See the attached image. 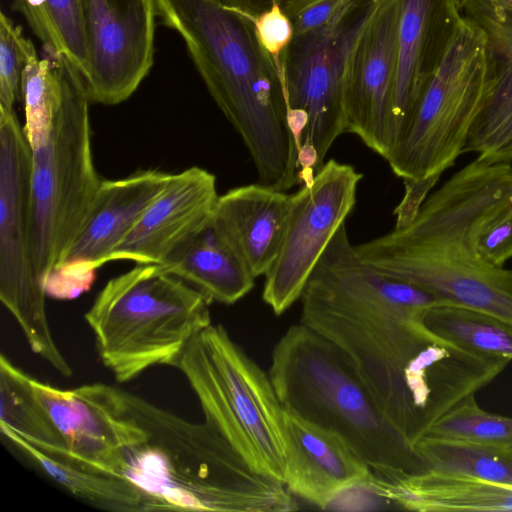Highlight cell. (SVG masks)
<instances>
[{
	"mask_svg": "<svg viewBox=\"0 0 512 512\" xmlns=\"http://www.w3.org/2000/svg\"><path fill=\"white\" fill-rule=\"evenodd\" d=\"M299 300L300 323L351 359L385 415L412 445L403 373L432 334L423 322L425 312L441 302L364 262L345 224L319 259Z\"/></svg>",
	"mask_w": 512,
	"mask_h": 512,
	"instance_id": "6da1fadb",
	"label": "cell"
},
{
	"mask_svg": "<svg viewBox=\"0 0 512 512\" xmlns=\"http://www.w3.org/2000/svg\"><path fill=\"white\" fill-rule=\"evenodd\" d=\"M512 204L511 163L474 159L427 196L410 223L355 246L364 262L440 302L512 323V270L484 261L480 228Z\"/></svg>",
	"mask_w": 512,
	"mask_h": 512,
	"instance_id": "7a4b0ae2",
	"label": "cell"
},
{
	"mask_svg": "<svg viewBox=\"0 0 512 512\" xmlns=\"http://www.w3.org/2000/svg\"><path fill=\"white\" fill-rule=\"evenodd\" d=\"M157 16L183 39L211 97L242 138L259 182L299 184L298 151L272 62L252 22L216 0H155Z\"/></svg>",
	"mask_w": 512,
	"mask_h": 512,
	"instance_id": "3957f363",
	"label": "cell"
},
{
	"mask_svg": "<svg viewBox=\"0 0 512 512\" xmlns=\"http://www.w3.org/2000/svg\"><path fill=\"white\" fill-rule=\"evenodd\" d=\"M119 393L145 438L124 451L118 475L143 492L147 512L299 508L282 482L254 471L207 421L192 423L136 394Z\"/></svg>",
	"mask_w": 512,
	"mask_h": 512,
	"instance_id": "277c9868",
	"label": "cell"
},
{
	"mask_svg": "<svg viewBox=\"0 0 512 512\" xmlns=\"http://www.w3.org/2000/svg\"><path fill=\"white\" fill-rule=\"evenodd\" d=\"M268 374L285 409L342 436L372 472L427 469L351 359L307 326L285 331L272 351Z\"/></svg>",
	"mask_w": 512,
	"mask_h": 512,
	"instance_id": "5b68a950",
	"label": "cell"
},
{
	"mask_svg": "<svg viewBox=\"0 0 512 512\" xmlns=\"http://www.w3.org/2000/svg\"><path fill=\"white\" fill-rule=\"evenodd\" d=\"M210 303L159 264H137L106 283L85 320L103 364L118 382H127L152 366H172L211 324Z\"/></svg>",
	"mask_w": 512,
	"mask_h": 512,
	"instance_id": "8992f818",
	"label": "cell"
},
{
	"mask_svg": "<svg viewBox=\"0 0 512 512\" xmlns=\"http://www.w3.org/2000/svg\"><path fill=\"white\" fill-rule=\"evenodd\" d=\"M448 31L403 132L384 159L402 180H439L455 164L480 109L490 74L488 37L459 0H445Z\"/></svg>",
	"mask_w": 512,
	"mask_h": 512,
	"instance_id": "52a82bcc",
	"label": "cell"
},
{
	"mask_svg": "<svg viewBox=\"0 0 512 512\" xmlns=\"http://www.w3.org/2000/svg\"><path fill=\"white\" fill-rule=\"evenodd\" d=\"M172 366L188 380L205 421L254 471L283 483L285 409L269 374L222 325L212 323L189 341Z\"/></svg>",
	"mask_w": 512,
	"mask_h": 512,
	"instance_id": "ba28073f",
	"label": "cell"
},
{
	"mask_svg": "<svg viewBox=\"0 0 512 512\" xmlns=\"http://www.w3.org/2000/svg\"><path fill=\"white\" fill-rule=\"evenodd\" d=\"M89 103L83 76L71 62L48 140L31 150V251L43 288L80 231L102 181L93 162Z\"/></svg>",
	"mask_w": 512,
	"mask_h": 512,
	"instance_id": "9c48e42d",
	"label": "cell"
},
{
	"mask_svg": "<svg viewBox=\"0 0 512 512\" xmlns=\"http://www.w3.org/2000/svg\"><path fill=\"white\" fill-rule=\"evenodd\" d=\"M379 0H361L327 24L294 34L285 55L286 116L307 117L297 170L310 177L324 165L334 141L346 132L344 96L352 51Z\"/></svg>",
	"mask_w": 512,
	"mask_h": 512,
	"instance_id": "30bf717a",
	"label": "cell"
},
{
	"mask_svg": "<svg viewBox=\"0 0 512 512\" xmlns=\"http://www.w3.org/2000/svg\"><path fill=\"white\" fill-rule=\"evenodd\" d=\"M32 151L14 109L0 106V299L31 350L65 377L72 375L52 337L45 290L31 251Z\"/></svg>",
	"mask_w": 512,
	"mask_h": 512,
	"instance_id": "8fae6325",
	"label": "cell"
},
{
	"mask_svg": "<svg viewBox=\"0 0 512 512\" xmlns=\"http://www.w3.org/2000/svg\"><path fill=\"white\" fill-rule=\"evenodd\" d=\"M363 175L330 159L290 194L284 236L277 258L264 276L262 300L277 316L303 289L327 246L345 224Z\"/></svg>",
	"mask_w": 512,
	"mask_h": 512,
	"instance_id": "7c38bea8",
	"label": "cell"
},
{
	"mask_svg": "<svg viewBox=\"0 0 512 512\" xmlns=\"http://www.w3.org/2000/svg\"><path fill=\"white\" fill-rule=\"evenodd\" d=\"M89 63L83 78L91 103L127 100L154 63L155 0H80Z\"/></svg>",
	"mask_w": 512,
	"mask_h": 512,
	"instance_id": "4fadbf2b",
	"label": "cell"
},
{
	"mask_svg": "<svg viewBox=\"0 0 512 512\" xmlns=\"http://www.w3.org/2000/svg\"><path fill=\"white\" fill-rule=\"evenodd\" d=\"M170 176L157 169H142L121 179H102L80 231L46 278V295L71 300L88 291L96 270L108 263Z\"/></svg>",
	"mask_w": 512,
	"mask_h": 512,
	"instance_id": "5bb4252c",
	"label": "cell"
},
{
	"mask_svg": "<svg viewBox=\"0 0 512 512\" xmlns=\"http://www.w3.org/2000/svg\"><path fill=\"white\" fill-rule=\"evenodd\" d=\"M34 394L62 435L70 457L89 468L118 475L123 453L145 431L126 409L119 388L87 384L62 390L32 378Z\"/></svg>",
	"mask_w": 512,
	"mask_h": 512,
	"instance_id": "9a60e30c",
	"label": "cell"
},
{
	"mask_svg": "<svg viewBox=\"0 0 512 512\" xmlns=\"http://www.w3.org/2000/svg\"><path fill=\"white\" fill-rule=\"evenodd\" d=\"M402 0H379L349 59L344 109L346 132L386 156L391 122Z\"/></svg>",
	"mask_w": 512,
	"mask_h": 512,
	"instance_id": "2e32d148",
	"label": "cell"
},
{
	"mask_svg": "<svg viewBox=\"0 0 512 512\" xmlns=\"http://www.w3.org/2000/svg\"><path fill=\"white\" fill-rule=\"evenodd\" d=\"M218 198L216 177L211 172L194 166L171 174L108 262L162 264L211 223Z\"/></svg>",
	"mask_w": 512,
	"mask_h": 512,
	"instance_id": "e0dca14e",
	"label": "cell"
},
{
	"mask_svg": "<svg viewBox=\"0 0 512 512\" xmlns=\"http://www.w3.org/2000/svg\"><path fill=\"white\" fill-rule=\"evenodd\" d=\"M285 429L283 483L294 497L320 509H330L345 492L372 479V469L336 432L287 409Z\"/></svg>",
	"mask_w": 512,
	"mask_h": 512,
	"instance_id": "ac0fdd59",
	"label": "cell"
},
{
	"mask_svg": "<svg viewBox=\"0 0 512 512\" xmlns=\"http://www.w3.org/2000/svg\"><path fill=\"white\" fill-rule=\"evenodd\" d=\"M488 37L490 74L463 153L486 163L512 162V9L468 2Z\"/></svg>",
	"mask_w": 512,
	"mask_h": 512,
	"instance_id": "d6986e66",
	"label": "cell"
},
{
	"mask_svg": "<svg viewBox=\"0 0 512 512\" xmlns=\"http://www.w3.org/2000/svg\"><path fill=\"white\" fill-rule=\"evenodd\" d=\"M290 194L260 182L219 196L212 222L252 275L265 276L285 232Z\"/></svg>",
	"mask_w": 512,
	"mask_h": 512,
	"instance_id": "ffe728a7",
	"label": "cell"
},
{
	"mask_svg": "<svg viewBox=\"0 0 512 512\" xmlns=\"http://www.w3.org/2000/svg\"><path fill=\"white\" fill-rule=\"evenodd\" d=\"M369 486L386 503L409 511H512V484L432 469L373 473Z\"/></svg>",
	"mask_w": 512,
	"mask_h": 512,
	"instance_id": "44dd1931",
	"label": "cell"
},
{
	"mask_svg": "<svg viewBox=\"0 0 512 512\" xmlns=\"http://www.w3.org/2000/svg\"><path fill=\"white\" fill-rule=\"evenodd\" d=\"M159 265L211 302L234 304L255 286L256 278L212 221Z\"/></svg>",
	"mask_w": 512,
	"mask_h": 512,
	"instance_id": "7402d4cb",
	"label": "cell"
},
{
	"mask_svg": "<svg viewBox=\"0 0 512 512\" xmlns=\"http://www.w3.org/2000/svg\"><path fill=\"white\" fill-rule=\"evenodd\" d=\"M0 429L51 479L88 505L114 512H147L145 495L128 479L89 468L71 457L49 455L10 428L0 425Z\"/></svg>",
	"mask_w": 512,
	"mask_h": 512,
	"instance_id": "603a6c76",
	"label": "cell"
},
{
	"mask_svg": "<svg viewBox=\"0 0 512 512\" xmlns=\"http://www.w3.org/2000/svg\"><path fill=\"white\" fill-rule=\"evenodd\" d=\"M434 3L435 0H402L392 106L391 147L406 127L429 75L425 70V53Z\"/></svg>",
	"mask_w": 512,
	"mask_h": 512,
	"instance_id": "cb8c5ba5",
	"label": "cell"
},
{
	"mask_svg": "<svg viewBox=\"0 0 512 512\" xmlns=\"http://www.w3.org/2000/svg\"><path fill=\"white\" fill-rule=\"evenodd\" d=\"M0 425L52 456L70 457L68 447L36 398L32 377L0 357Z\"/></svg>",
	"mask_w": 512,
	"mask_h": 512,
	"instance_id": "d4e9b609",
	"label": "cell"
},
{
	"mask_svg": "<svg viewBox=\"0 0 512 512\" xmlns=\"http://www.w3.org/2000/svg\"><path fill=\"white\" fill-rule=\"evenodd\" d=\"M423 322L436 335L475 355L512 360V323L452 303L431 306Z\"/></svg>",
	"mask_w": 512,
	"mask_h": 512,
	"instance_id": "484cf974",
	"label": "cell"
},
{
	"mask_svg": "<svg viewBox=\"0 0 512 512\" xmlns=\"http://www.w3.org/2000/svg\"><path fill=\"white\" fill-rule=\"evenodd\" d=\"M44 51L66 56L83 78L89 54L80 0H12Z\"/></svg>",
	"mask_w": 512,
	"mask_h": 512,
	"instance_id": "4316f807",
	"label": "cell"
},
{
	"mask_svg": "<svg viewBox=\"0 0 512 512\" xmlns=\"http://www.w3.org/2000/svg\"><path fill=\"white\" fill-rule=\"evenodd\" d=\"M414 448L427 469L512 484V446L422 437Z\"/></svg>",
	"mask_w": 512,
	"mask_h": 512,
	"instance_id": "83f0119b",
	"label": "cell"
},
{
	"mask_svg": "<svg viewBox=\"0 0 512 512\" xmlns=\"http://www.w3.org/2000/svg\"><path fill=\"white\" fill-rule=\"evenodd\" d=\"M35 51L21 76L20 91L24 102V134L31 147H42L50 135L55 114L61 104L65 76L71 61L64 55Z\"/></svg>",
	"mask_w": 512,
	"mask_h": 512,
	"instance_id": "f1b7e54d",
	"label": "cell"
},
{
	"mask_svg": "<svg viewBox=\"0 0 512 512\" xmlns=\"http://www.w3.org/2000/svg\"><path fill=\"white\" fill-rule=\"evenodd\" d=\"M422 437L512 446V418L483 410L472 394L430 426Z\"/></svg>",
	"mask_w": 512,
	"mask_h": 512,
	"instance_id": "f546056e",
	"label": "cell"
},
{
	"mask_svg": "<svg viewBox=\"0 0 512 512\" xmlns=\"http://www.w3.org/2000/svg\"><path fill=\"white\" fill-rule=\"evenodd\" d=\"M36 51L34 44L2 11L0 13V106L13 109L22 71Z\"/></svg>",
	"mask_w": 512,
	"mask_h": 512,
	"instance_id": "4dcf8cb0",
	"label": "cell"
},
{
	"mask_svg": "<svg viewBox=\"0 0 512 512\" xmlns=\"http://www.w3.org/2000/svg\"><path fill=\"white\" fill-rule=\"evenodd\" d=\"M256 37L270 58L278 86L284 100L285 96V55L294 36L291 19L276 4L270 9L250 19Z\"/></svg>",
	"mask_w": 512,
	"mask_h": 512,
	"instance_id": "1f68e13d",
	"label": "cell"
},
{
	"mask_svg": "<svg viewBox=\"0 0 512 512\" xmlns=\"http://www.w3.org/2000/svg\"><path fill=\"white\" fill-rule=\"evenodd\" d=\"M476 249L484 261L494 266L504 267L512 258V204L480 228Z\"/></svg>",
	"mask_w": 512,
	"mask_h": 512,
	"instance_id": "d6a6232c",
	"label": "cell"
},
{
	"mask_svg": "<svg viewBox=\"0 0 512 512\" xmlns=\"http://www.w3.org/2000/svg\"><path fill=\"white\" fill-rule=\"evenodd\" d=\"M249 20L276 4L293 22L304 11L325 0H216Z\"/></svg>",
	"mask_w": 512,
	"mask_h": 512,
	"instance_id": "836d02e7",
	"label": "cell"
},
{
	"mask_svg": "<svg viewBox=\"0 0 512 512\" xmlns=\"http://www.w3.org/2000/svg\"><path fill=\"white\" fill-rule=\"evenodd\" d=\"M403 183L405 193L399 205L394 209L396 216L394 228H401L412 221L437 181L404 180Z\"/></svg>",
	"mask_w": 512,
	"mask_h": 512,
	"instance_id": "e575fe53",
	"label": "cell"
},
{
	"mask_svg": "<svg viewBox=\"0 0 512 512\" xmlns=\"http://www.w3.org/2000/svg\"><path fill=\"white\" fill-rule=\"evenodd\" d=\"M461 4L468 2L483 3L494 7L512 9V0H459Z\"/></svg>",
	"mask_w": 512,
	"mask_h": 512,
	"instance_id": "d590c367",
	"label": "cell"
}]
</instances>
